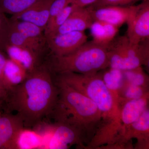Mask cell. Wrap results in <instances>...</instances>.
I'll use <instances>...</instances> for the list:
<instances>
[{"label":"cell","instance_id":"cell-31","mask_svg":"<svg viewBox=\"0 0 149 149\" xmlns=\"http://www.w3.org/2000/svg\"><path fill=\"white\" fill-rule=\"evenodd\" d=\"M97 1L98 0H74L73 3L79 7H86L92 5Z\"/></svg>","mask_w":149,"mask_h":149},{"label":"cell","instance_id":"cell-11","mask_svg":"<svg viewBox=\"0 0 149 149\" xmlns=\"http://www.w3.org/2000/svg\"><path fill=\"white\" fill-rule=\"evenodd\" d=\"M121 137L127 141H130L133 139H137V143L134 148H149V107L136 121L124 129Z\"/></svg>","mask_w":149,"mask_h":149},{"label":"cell","instance_id":"cell-10","mask_svg":"<svg viewBox=\"0 0 149 149\" xmlns=\"http://www.w3.org/2000/svg\"><path fill=\"white\" fill-rule=\"evenodd\" d=\"M134 5L128 6H109L92 9L91 11L93 21L103 22L119 28L126 23Z\"/></svg>","mask_w":149,"mask_h":149},{"label":"cell","instance_id":"cell-33","mask_svg":"<svg viewBox=\"0 0 149 149\" xmlns=\"http://www.w3.org/2000/svg\"><path fill=\"white\" fill-rule=\"evenodd\" d=\"M2 113L1 111V104H0V117H1V116Z\"/></svg>","mask_w":149,"mask_h":149},{"label":"cell","instance_id":"cell-29","mask_svg":"<svg viewBox=\"0 0 149 149\" xmlns=\"http://www.w3.org/2000/svg\"><path fill=\"white\" fill-rule=\"evenodd\" d=\"M138 50L142 61L143 65L149 70V39L144 40L137 45Z\"/></svg>","mask_w":149,"mask_h":149},{"label":"cell","instance_id":"cell-15","mask_svg":"<svg viewBox=\"0 0 149 149\" xmlns=\"http://www.w3.org/2000/svg\"><path fill=\"white\" fill-rule=\"evenodd\" d=\"M5 52L8 58L19 65L28 73L40 66V55L28 49L12 45H7Z\"/></svg>","mask_w":149,"mask_h":149},{"label":"cell","instance_id":"cell-8","mask_svg":"<svg viewBox=\"0 0 149 149\" xmlns=\"http://www.w3.org/2000/svg\"><path fill=\"white\" fill-rule=\"evenodd\" d=\"M85 31L58 34L46 38V43L54 56H61L73 52L87 42Z\"/></svg>","mask_w":149,"mask_h":149},{"label":"cell","instance_id":"cell-18","mask_svg":"<svg viewBox=\"0 0 149 149\" xmlns=\"http://www.w3.org/2000/svg\"><path fill=\"white\" fill-rule=\"evenodd\" d=\"M109 68V69L101 74L107 88L111 93L119 107V92L124 82L123 72L120 70Z\"/></svg>","mask_w":149,"mask_h":149},{"label":"cell","instance_id":"cell-20","mask_svg":"<svg viewBox=\"0 0 149 149\" xmlns=\"http://www.w3.org/2000/svg\"><path fill=\"white\" fill-rule=\"evenodd\" d=\"M8 44L28 49L41 54L44 44L31 40L11 27L8 37Z\"/></svg>","mask_w":149,"mask_h":149},{"label":"cell","instance_id":"cell-5","mask_svg":"<svg viewBox=\"0 0 149 149\" xmlns=\"http://www.w3.org/2000/svg\"><path fill=\"white\" fill-rule=\"evenodd\" d=\"M107 48L109 68L125 71L143 65L138 46L130 45L126 35L115 37Z\"/></svg>","mask_w":149,"mask_h":149},{"label":"cell","instance_id":"cell-23","mask_svg":"<svg viewBox=\"0 0 149 149\" xmlns=\"http://www.w3.org/2000/svg\"><path fill=\"white\" fill-rule=\"evenodd\" d=\"M38 0H0V11L14 15L20 13Z\"/></svg>","mask_w":149,"mask_h":149},{"label":"cell","instance_id":"cell-25","mask_svg":"<svg viewBox=\"0 0 149 149\" xmlns=\"http://www.w3.org/2000/svg\"><path fill=\"white\" fill-rule=\"evenodd\" d=\"M124 80L126 82L138 86L148 88L149 76L142 66L129 70L123 71Z\"/></svg>","mask_w":149,"mask_h":149},{"label":"cell","instance_id":"cell-22","mask_svg":"<svg viewBox=\"0 0 149 149\" xmlns=\"http://www.w3.org/2000/svg\"><path fill=\"white\" fill-rule=\"evenodd\" d=\"M78 7L74 4H70L49 20L44 30L45 38L52 35L64 23L72 12Z\"/></svg>","mask_w":149,"mask_h":149},{"label":"cell","instance_id":"cell-7","mask_svg":"<svg viewBox=\"0 0 149 149\" xmlns=\"http://www.w3.org/2000/svg\"><path fill=\"white\" fill-rule=\"evenodd\" d=\"M48 128L50 137L46 149H67L74 145L85 148L88 145L82 133L70 125L54 122Z\"/></svg>","mask_w":149,"mask_h":149},{"label":"cell","instance_id":"cell-4","mask_svg":"<svg viewBox=\"0 0 149 149\" xmlns=\"http://www.w3.org/2000/svg\"><path fill=\"white\" fill-rule=\"evenodd\" d=\"M108 66L107 47L91 41H87L66 55L54 56L50 69L56 74L69 72L92 74L108 68Z\"/></svg>","mask_w":149,"mask_h":149},{"label":"cell","instance_id":"cell-27","mask_svg":"<svg viewBox=\"0 0 149 149\" xmlns=\"http://www.w3.org/2000/svg\"><path fill=\"white\" fill-rule=\"evenodd\" d=\"M146 1L148 0H98L95 3L88 6L91 8L95 9L109 6H131L140 1Z\"/></svg>","mask_w":149,"mask_h":149},{"label":"cell","instance_id":"cell-12","mask_svg":"<svg viewBox=\"0 0 149 149\" xmlns=\"http://www.w3.org/2000/svg\"><path fill=\"white\" fill-rule=\"evenodd\" d=\"M149 95L138 99L124 100L120 99L119 104L120 123V134L148 108Z\"/></svg>","mask_w":149,"mask_h":149},{"label":"cell","instance_id":"cell-24","mask_svg":"<svg viewBox=\"0 0 149 149\" xmlns=\"http://www.w3.org/2000/svg\"><path fill=\"white\" fill-rule=\"evenodd\" d=\"M149 93L148 88L130 84L124 80L119 92V97L122 100H135L141 98Z\"/></svg>","mask_w":149,"mask_h":149},{"label":"cell","instance_id":"cell-32","mask_svg":"<svg viewBox=\"0 0 149 149\" xmlns=\"http://www.w3.org/2000/svg\"><path fill=\"white\" fill-rule=\"evenodd\" d=\"M6 96L0 91V100L4 101L5 100Z\"/></svg>","mask_w":149,"mask_h":149},{"label":"cell","instance_id":"cell-26","mask_svg":"<svg viewBox=\"0 0 149 149\" xmlns=\"http://www.w3.org/2000/svg\"><path fill=\"white\" fill-rule=\"evenodd\" d=\"M10 29V19L7 17L5 13L0 11V50L5 52L6 46L8 44Z\"/></svg>","mask_w":149,"mask_h":149},{"label":"cell","instance_id":"cell-13","mask_svg":"<svg viewBox=\"0 0 149 149\" xmlns=\"http://www.w3.org/2000/svg\"><path fill=\"white\" fill-rule=\"evenodd\" d=\"M54 0H38L22 12L12 15L10 20L29 22L45 30L50 16L51 4Z\"/></svg>","mask_w":149,"mask_h":149},{"label":"cell","instance_id":"cell-28","mask_svg":"<svg viewBox=\"0 0 149 149\" xmlns=\"http://www.w3.org/2000/svg\"><path fill=\"white\" fill-rule=\"evenodd\" d=\"M74 1V0H54L51 6L49 21L65 8L70 4L73 3Z\"/></svg>","mask_w":149,"mask_h":149},{"label":"cell","instance_id":"cell-6","mask_svg":"<svg viewBox=\"0 0 149 149\" xmlns=\"http://www.w3.org/2000/svg\"><path fill=\"white\" fill-rule=\"evenodd\" d=\"M127 24V34L130 45H137L149 39V0L133 6Z\"/></svg>","mask_w":149,"mask_h":149},{"label":"cell","instance_id":"cell-2","mask_svg":"<svg viewBox=\"0 0 149 149\" xmlns=\"http://www.w3.org/2000/svg\"><path fill=\"white\" fill-rule=\"evenodd\" d=\"M54 81L58 96L49 116L54 122L70 125L80 131L88 145L101 125L100 111L88 97L61 80Z\"/></svg>","mask_w":149,"mask_h":149},{"label":"cell","instance_id":"cell-1","mask_svg":"<svg viewBox=\"0 0 149 149\" xmlns=\"http://www.w3.org/2000/svg\"><path fill=\"white\" fill-rule=\"evenodd\" d=\"M59 91L52 71L40 65L25 80L7 94L9 109L15 111L26 127H35L49 116L58 98Z\"/></svg>","mask_w":149,"mask_h":149},{"label":"cell","instance_id":"cell-16","mask_svg":"<svg viewBox=\"0 0 149 149\" xmlns=\"http://www.w3.org/2000/svg\"><path fill=\"white\" fill-rule=\"evenodd\" d=\"M28 73L23 67L8 58L3 71L4 87L7 94L22 83Z\"/></svg>","mask_w":149,"mask_h":149},{"label":"cell","instance_id":"cell-3","mask_svg":"<svg viewBox=\"0 0 149 149\" xmlns=\"http://www.w3.org/2000/svg\"><path fill=\"white\" fill-rule=\"evenodd\" d=\"M56 74V79L82 93L96 104L102 116V124L98 132L109 135L120 132L119 107L107 88L100 71L92 74L69 72Z\"/></svg>","mask_w":149,"mask_h":149},{"label":"cell","instance_id":"cell-9","mask_svg":"<svg viewBox=\"0 0 149 149\" xmlns=\"http://www.w3.org/2000/svg\"><path fill=\"white\" fill-rule=\"evenodd\" d=\"M24 128L23 120L18 115L2 114L0 117V149H15L17 138Z\"/></svg>","mask_w":149,"mask_h":149},{"label":"cell","instance_id":"cell-19","mask_svg":"<svg viewBox=\"0 0 149 149\" xmlns=\"http://www.w3.org/2000/svg\"><path fill=\"white\" fill-rule=\"evenodd\" d=\"M10 21L11 27L24 36L44 45L46 42L44 29L42 28L29 22L21 20Z\"/></svg>","mask_w":149,"mask_h":149},{"label":"cell","instance_id":"cell-14","mask_svg":"<svg viewBox=\"0 0 149 149\" xmlns=\"http://www.w3.org/2000/svg\"><path fill=\"white\" fill-rule=\"evenodd\" d=\"M93 21L91 11L88 6L77 8L70 15L64 23L50 37L74 31H85L90 29Z\"/></svg>","mask_w":149,"mask_h":149},{"label":"cell","instance_id":"cell-21","mask_svg":"<svg viewBox=\"0 0 149 149\" xmlns=\"http://www.w3.org/2000/svg\"><path fill=\"white\" fill-rule=\"evenodd\" d=\"M42 138L37 132L23 128L17 138L15 149L41 148Z\"/></svg>","mask_w":149,"mask_h":149},{"label":"cell","instance_id":"cell-30","mask_svg":"<svg viewBox=\"0 0 149 149\" xmlns=\"http://www.w3.org/2000/svg\"><path fill=\"white\" fill-rule=\"evenodd\" d=\"M5 52L0 50V85H2L3 80V71L7 60Z\"/></svg>","mask_w":149,"mask_h":149},{"label":"cell","instance_id":"cell-17","mask_svg":"<svg viewBox=\"0 0 149 149\" xmlns=\"http://www.w3.org/2000/svg\"><path fill=\"white\" fill-rule=\"evenodd\" d=\"M90 29L93 41L106 47L116 37L118 31V28L114 25L98 21H93Z\"/></svg>","mask_w":149,"mask_h":149}]
</instances>
